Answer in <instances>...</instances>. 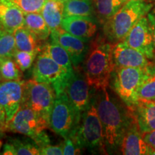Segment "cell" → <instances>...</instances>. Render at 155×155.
Masks as SVG:
<instances>
[{"label":"cell","instance_id":"cell-1","mask_svg":"<svg viewBox=\"0 0 155 155\" xmlns=\"http://www.w3.org/2000/svg\"><path fill=\"white\" fill-rule=\"evenodd\" d=\"M97 111L103 127L106 154L119 152L122 139L134 118L133 111L110 95L107 88L95 94Z\"/></svg>","mask_w":155,"mask_h":155},{"label":"cell","instance_id":"cell-2","mask_svg":"<svg viewBox=\"0 0 155 155\" xmlns=\"http://www.w3.org/2000/svg\"><path fill=\"white\" fill-rule=\"evenodd\" d=\"M113 44L105 37L98 36L89 43L83 61V73L88 84L95 90L107 88L114 68Z\"/></svg>","mask_w":155,"mask_h":155},{"label":"cell","instance_id":"cell-3","mask_svg":"<svg viewBox=\"0 0 155 155\" xmlns=\"http://www.w3.org/2000/svg\"><path fill=\"white\" fill-rule=\"evenodd\" d=\"M154 4L146 0H129L103 25L104 36L112 44L123 41L141 18L147 16Z\"/></svg>","mask_w":155,"mask_h":155},{"label":"cell","instance_id":"cell-4","mask_svg":"<svg viewBox=\"0 0 155 155\" xmlns=\"http://www.w3.org/2000/svg\"><path fill=\"white\" fill-rule=\"evenodd\" d=\"M73 138L81 149L106 154L103 127L97 111L95 94H93L88 107L81 114L78 127Z\"/></svg>","mask_w":155,"mask_h":155},{"label":"cell","instance_id":"cell-5","mask_svg":"<svg viewBox=\"0 0 155 155\" xmlns=\"http://www.w3.org/2000/svg\"><path fill=\"white\" fill-rule=\"evenodd\" d=\"M50 124L28 106L21 104L18 111L6 124L5 131L28 136L39 147L50 144L45 129Z\"/></svg>","mask_w":155,"mask_h":155},{"label":"cell","instance_id":"cell-6","mask_svg":"<svg viewBox=\"0 0 155 155\" xmlns=\"http://www.w3.org/2000/svg\"><path fill=\"white\" fill-rule=\"evenodd\" d=\"M144 68L114 67L110 83L121 101L133 110L139 101V88Z\"/></svg>","mask_w":155,"mask_h":155},{"label":"cell","instance_id":"cell-7","mask_svg":"<svg viewBox=\"0 0 155 155\" xmlns=\"http://www.w3.org/2000/svg\"><path fill=\"white\" fill-rule=\"evenodd\" d=\"M78 115L65 92L56 96L50 114V127L64 139L73 137L78 127Z\"/></svg>","mask_w":155,"mask_h":155},{"label":"cell","instance_id":"cell-8","mask_svg":"<svg viewBox=\"0 0 155 155\" xmlns=\"http://www.w3.org/2000/svg\"><path fill=\"white\" fill-rule=\"evenodd\" d=\"M55 98V91L51 85L32 79L24 83L21 104L28 106L50 124V114Z\"/></svg>","mask_w":155,"mask_h":155},{"label":"cell","instance_id":"cell-9","mask_svg":"<svg viewBox=\"0 0 155 155\" xmlns=\"http://www.w3.org/2000/svg\"><path fill=\"white\" fill-rule=\"evenodd\" d=\"M73 72L61 67L47 53L42 52L35 58L32 77L35 81L51 85L57 96L64 91Z\"/></svg>","mask_w":155,"mask_h":155},{"label":"cell","instance_id":"cell-10","mask_svg":"<svg viewBox=\"0 0 155 155\" xmlns=\"http://www.w3.org/2000/svg\"><path fill=\"white\" fill-rule=\"evenodd\" d=\"M91 88V86L88 84L84 73L78 70V67L74 68L64 92L80 116L90 104L92 98Z\"/></svg>","mask_w":155,"mask_h":155},{"label":"cell","instance_id":"cell-11","mask_svg":"<svg viewBox=\"0 0 155 155\" xmlns=\"http://www.w3.org/2000/svg\"><path fill=\"white\" fill-rule=\"evenodd\" d=\"M123 42L138 50L150 61L154 60V41L150 22L147 16L143 17L136 23Z\"/></svg>","mask_w":155,"mask_h":155},{"label":"cell","instance_id":"cell-12","mask_svg":"<svg viewBox=\"0 0 155 155\" xmlns=\"http://www.w3.org/2000/svg\"><path fill=\"white\" fill-rule=\"evenodd\" d=\"M51 40L61 45L69 54L74 68H78L84 61L89 48V41L78 38L63 28L51 31Z\"/></svg>","mask_w":155,"mask_h":155},{"label":"cell","instance_id":"cell-13","mask_svg":"<svg viewBox=\"0 0 155 155\" xmlns=\"http://www.w3.org/2000/svg\"><path fill=\"white\" fill-rule=\"evenodd\" d=\"M25 81H0V105L5 110L6 121H9L22 104Z\"/></svg>","mask_w":155,"mask_h":155},{"label":"cell","instance_id":"cell-14","mask_svg":"<svg viewBox=\"0 0 155 155\" xmlns=\"http://www.w3.org/2000/svg\"><path fill=\"white\" fill-rule=\"evenodd\" d=\"M112 57L114 67L144 68L150 60L123 41L113 44Z\"/></svg>","mask_w":155,"mask_h":155},{"label":"cell","instance_id":"cell-15","mask_svg":"<svg viewBox=\"0 0 155 155\" xmlns=\"http://www.w3.org/2000/svg\"><path fill=\"white\" fill-rule=\"evenodd\" d=\"M150 149L134 115L122 139L119 152L124 155H144L150 154Z\"/></svg>","mask_w":155,"mask_h":155},{"label":"cell","instance_id":"cell-16","mask_svg":"<svg viewBox=\"0 0 155 155\" xmlns=\"http://www.w3.org/2000/svg\"><path fill=\"white\" fill-rule=\"evenodd\" d=\"M98 20L93 17L71 16L63 17L61 28L78 38L89 41L96 35Z\"/></svg>","mask_w":155,"mask_h":155},{"label":"cell","instance_id":"cell-17","mask_svg":"<svg viewBox=\"0 0 155 155\" xmlns=\"http://www.w3.org/2000/svg\"><path fill=\"white\" fill-rule=\"evenodd\" d=\"M25 13L12 0H0V23L4 30L13 32L24 26Z\"/></svg>","mask_w":155,"mask_h":155},{"label":"cell","instance_id":"cell-18","mask_svg":"<svg viewBox=\"0 0 155 155\" xmlns=\"http://www.w3.org/2000/svg\"><path fill=\"white\" fill-rule=\"evenodd\" d=\"M131 111L142 134L155 130V101L139 99Z\"/></svg>","mask_w":155,"mask_h":155},{"label":"cell","instance_id":"cell-19","mask_svg":"<svg viewBox=\"0 0 155 155\" xmlns=\"http://www.w3.org/2000/svg\"><path fill=\"white\" fill-rule=\"evenodd\" d=\"M64 2L58 0H48L45 4L41 12L48 28L50 31L61 28V23L63 19Z\"/></svg>","mask_w":155,"mask_h":155},{"label":"cell","instance_id":"cell-20","mask_svg":"<svg viewBox=\"0 0 155 155\" xmlns=\"http://www.w3.org/2000/svg\"><path fill=\"white\" fill-rule=\"evenodd\" d=\"M17 49L29 52L38 55L42 50L40 46L38 38L25 26L21 27L14 32Z\"/></svg>","mask_w":155,"mask_h":155},{"label":"cell","instance_id":"cell-21","mask_svg":"<svg viewBox=\"0 0 155 155\" xmlns=\"http://www.w3.org/2000/svg\"><path fill=\"white\" fill-rule=\"evenodd\" d=\"M129 0H94L95 16L98 22L104 25Z\"/></svg>","mask_w":155,"mask_h":155},{"label":"cell","instance_id":"cell-22","mask_svg":"<svg viewBox=\"0 0 155 155\" xmlns=\"http://www.w3.org/2000/svg\"><path fill=\"white\" fill-rule=\"evenodd\" d=\"M139 99L155 101V61H150L144 68L139 88Z\"/></svg>","mask_w":155,"mask_h":155},{"label":"cell","instance_id":"cell-23","mask_svg":"<svg viewBox=\"0 0 155 155\" xmlns=\"http://www.w3.org/2000/svg\"><path fill=\"white\" fill-rule=\"evenodd\" d=\"M24 26L30 30L40 41L47 40L51 33V31L40 12L25 14Z\"/></svg>","mask_w":155,"mask_h":155},{"label":"cell","instance_id":"cell-24","mask_svg":"<svg viewBox=\"0 0 155 155\" xmlns=\"http://www.w3.org/2000/svg\"><path fill=\"white\" fill-rule=\"evenodd\" d=\"M71 16L95 17L94 2L91 0H67L64 2L63 17Z\"/></svg>","mask_w":155,"mask_h":155},{"label":"cell","instance_id":"cell-25","mask_svg":"<svg viewBox=\"0 0 155 155\" xmlns=\"http://www.w3.org/2000/svg\"><path fill=\"white\" fill-rule=\"evenodd\" d=\"M42 50L61 67L68 71H73L74 68L73 67L71 57L65 48L62 47L61 45L51 40V42L43 46Z\"/></svg>","mask_w":155,"mask_h":155},{"label":"cell","instance_id":"cell-26","mask_svg":"<svg viewBox=\"0 0 155 155\" xmlns=\"http://www.w3.org/2000/svg\"><path fill=\"white\" fill-rule=\"evenodd\" d=\"M22 72L14 58H0V74L2 80H21Z\"/></svg>","mask_w":155,"mask_h":155},{"label":"cell","instance_id":"cell-27","mask_svg":"<svg viewBox=\"0 0 155 155\" xmlns=\"http://www.w3.org/2000/svg\"><path fill=\"white\" fill-rule=\"evenodd\" d=\"M8 142L12 145L14 155H38L40 154V148L33 140L17 138L9 139Z\"/></svg>","mask_w":155,"mask_h":155},{"label":"cell","instance_id":"cell-28","mask_svg":"<svg viewBox=\"0 0 155 155\" xmlns=\"http://www.w3.org/2000/svg\"><path fill=\"white\" fill-rule=\"evenodd\" d=\"M17 50L14 33L0 31V58H13Z\"/></svg>","mask_w":155,"mask_h":155},{"label":"cell","instance_id":"cell-29","mask_svg":"<svg viewBox=\"0 0 155 155\" xmlns=\"http://www.w3.org/2000/svg\"><path fill=\"white\" fill-rule=\"evenodd\" d=\"M36 57L37 55L33 53L19 50H16L13 56L17 65L22 72L30 68L34 61H35Z\"/></svg>","mask_w":155,"mask_h":155},{"label":"cell","instance_id":"cell-30","mask_svg":"<svg viewBox=\"0 0 155 155\" xmlns=\"http://www.w3.org/2000/svg\"><path fill=\"white\" fill-rule=\"evenodd\" d=\"M25 14L40 12L48 0H12Z\"/></svg>","mask_w":155,"mask_h":155},{"label":"cell","instance_id":"cell-31","mask_svg":"<svg viewBox=\"0 0 155 155\" xmlns=\"http://www.w3.org/2000/svg\"><path fill=\"white\" fill-rule=\"evenodd\" d=\"M81 147L78 144L73 137H68L65 139L63 143V154L74 155L80 154Z\"/></svg>","mask_w":155,"mask_h":155},{"label":"cell","instance_id":"cell-32","mask_svg":"<svg viewBox=\"0 0 155 155\" xmlns=\"http://www.w3.org/2000/svg\"><path fill=\"white\" fill-rule=\"evenodd\" d=\"M40 154L42 155H61L63 154V143L57 145H47L40 147Z\"/></svg>","mask_w":155,"mask_h":155},{"label":"cell","instance_id":"cell-33","mask_svg":"<svg viewBox=\"0 0 155 155\" xmlns=\"http://www.w3.org/2000/svg\"><path fill=\"white\" fill-rule=\"evenodd\" d=\"M147 18H148L149 22H150L151 30H152V33L153 37V41H154V51H155V6L152 7V9L150 11V12L147 15ZM155 60V58H154Z\"/></svg>","mask_w":155,"mask_h":155},{"label":"cell","instance_id":"cell-34","mask_svg":"<svg viewBox=\"0 0 155 155\" xmlns=\"http://www.w3.org/2000/svg\"><path fill=\"white\" fill-rule=\"evenodd\" d=\"M144 141L153 150H155V130L143 134Z\"/></svg>","mask_w":155,"mask_h":155},{"label":"cell","instance_id":"cell-35","mask_svg":"<svg viewBox=\"0 0 155 155\" xmlns=\"http://www.w3.org/2000/svg\"><path fill=\"white\" fill-rule=\"evenodd\" d=\"M6 114L4 108L0 105V133L5 131L6 128Z\"/></svg>","mask_w":155,"mask_h":155},{"label":"cell","instance_id":"cell-36","mask_svg":"<svg viewBox=\"0 0 155 155\" xmlns=\"http://www.w3.org/2000/svg\"><path fill=\"white\" fill-rule=\"evenodd\" d=\"M3 27H2V25H1V23H0V31H1V30H3Z\"/></svg>","mask_w":155,"mask_h":155},{"label":"cell","instance_id":"cell-37","mask_svg":"<svg viewBox=\"0 0 155 155\" xmlns=\"http://www.w3.org/2000/svg\"><path fill=\"white\" fill-rule=\"evenodd\" d=\"M2 141H0V149H1V147H2Z\"/></svg>","mask_w":155,"mask_h":155},{"label":"cell","instance_id":"cell-38","mask_svg":"<svg viewBox=\"0 0 155 155\" xmlns=\"http://www.w3.org/2000/svg\"><path fill=\"white\" fill-rule=\"evenodd\" d=\"M58 1H61V2H65V1H67V0H58Z\"/></svg>","mask_w":155,"mask_h":155},{"label":"cell","instance_id":"cell-39","mask_svg":"<svg viewBox=\"0 0 155 155\" xmlns=\"http://www.w3.org/2000/svg\"><path fill=\"white\" fill-rule=\"evenodd\" d=\"M0 81H2V78H1V74H0Z\"/></svg>","mask_w":155,"mask_h":155},{"label":"cell","instance_id":"cell-40","mask_svg":"<svg viewBox=\"0 0 155 155\" xmlns=\"http://www.w3.org/2000/svg\"><path fill=\"white\" fill-rule=\"evenodd\" d=\"M91 1H92V2H94V0H91Z\"/></svg>","mask_w":155,"mask_h":155}]
</instances>
